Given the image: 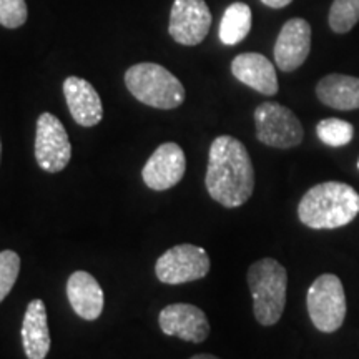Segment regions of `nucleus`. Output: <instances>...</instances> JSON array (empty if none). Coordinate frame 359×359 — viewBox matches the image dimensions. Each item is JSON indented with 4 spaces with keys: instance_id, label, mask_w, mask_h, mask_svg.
<instances>
[{
    "instance_id": "nucleus-21",
    "label": "nucleus",
    "mask_w": 359,
    "mask_h": 359,
    "mask_svg": "<svg viewBox=\"0 0 359 359\" xmlns=\"http://www.w3.org/2000/svg\"><path fill=\"white\" fill-rule=\"evenodd\" d=\"M20 273V257L12 250L0 251V303L11 293Z\"/></svg>"
},
{
    "instance_id": "nucleus-25",
    "label": "nucleus",
    "mask_w": 359,
    "mask_h": 359,
    "mask_svg": "<svg viewBox=\"0 0 359 359\" xmlns=\"http://www.w3.org/2000/svg\"><path fill=\"white\" fill-rule=\"evenodd\" d=\"M0 160H2V140H0Z\"/></svg>"
},
{
    "instance_id": "nucleus-7",
    "label": "nucleus",
    "mask_w": 359,
    "mask_h": 359,
    "mask_svg": "<svg viewBox=\"0 0 359 359\" xmlns=\"http://www.w3.org/2000/svg\"><path fill=\"white\" fill-rule=\"evenodd\" d=\"M210 257L201 246L183 243L165 251L156 259L155 275L165 285H183L201 280L210 273Z\"/></svg>"
},
{
    "instance_id": "nucleus-18",
    "label": "nucleus",
    "mask_w": 359,
    "mask_h": 359,
    "mask_svg": "<svg viewBox=\"0 0 359 359\" xmlns=\"http://www.w3.org/2000/svg\"><path fill=\"white\" fill-rule=\"evenodd\" d=\"M251 24H253V15L251 8L245 2H235L226 7L222 22H219V40L224 45H238L248 37Z\"/></svg>"
},
{
    "instance_id": "nucleus-15",
    "label": "nucleus",
    "mask_w": 359,
    "mask_h": 359,
    "mask_svg": "<svg viewBox=\"0 0 359 359\" xmlns=\"http://www.w3.org/2000/svg\"><path fill=\"white\" fill-rule=\"evenodd\" d=\"M67 298L75 314L87 321H95L105 304L102 286L87 271L72 273L67 281Z\"/></svg>"
},
{
    "instance_id": "nucleus-8",
    "label": "nucleus",
    "mask_w": 359,
    "mask_h": 359,
    "mask_svg": "<svg viewBox=\"0 0 359 359\" xmlns=\"http://www.w3.org/2000/svg\"><path fill=\"white\" fill-rule=\"evenodd\" d=\"M72 158V143L64 123L50 111L40 114L35 130V160L48 173L67 168Z\"/></svg>"
},
{
    "instance_id": "nucleus-20",
    "label": "nucleus",
    "mask_w": 359,
    "mask_h": 359,
    "mask_svg": "<svg viewBox=\"0 0 359 359\" xmlns=\"http://www.w3.org/2000/svg\"><path fill=\"white\" fill-rule=\"evenodd\" d=\"M327 22L333 32L348 34L359 22V0H334Z\"/></svg>"
},
{
    "instance_id": "nucleus-14",
    "label": "nucleus",
    "mask_w": 359,
    "mask_h": 359,
    "mask_svg": "<svg viewBox=\"0 0 359 359\" xmlns=\"http://www.w3.org/2000/svg\"><path fill=\"white\" fill-rule=\"evenodd\" d=\"M231 74L241 83L263 95H276L280 90L275 65L262 53L246 52L236 55L231 62Z\"/></svg>"
},
{
    "instance_id": "nucleus-6",
    "label": "nucleus",
    "mask_w": 359,
    "mask_h": 359,
    "mask_svg": "<svg viewBox=\"0 0 359 359\" xmlns=\"http://www.w3.org/2000/svg\"><path fill=\"white\" fill-rule=\"evenodd\" d=\"M257 138L264 145L288 150L303 142L304 130L299 118L288 107L276 102H264L255 110Z\"/></svg>"
},
{
    "instance_id": "nucleus-1",
    "label": "nucleus",
    "mask_w": 359,
    "mask_h": 359,
    "mask_svg": "<svg viewBox=\"0 0 359 359\" xmlns=\"http://www.w3.org/2000/svg\"><path fill=\"white\" fill-rule=\"evenodd\" d=\"M205 185L208 195L224 208H238L251 198L255 168L246 147L230 135H219L210 147Z\"/></svg>"
},
{
    "instance_id": "nucleus-9",
    "label": "nucleus",
    "mask_w": 359,
    "mask_h": 359,
    "mask_svg": "<svg viewBox=\"0 0 359 359\" xmlns=\"http://www.w3.org/2000/svg\"><path fill=\"white\" fill-rule=\"evenodd\" d=\"M212 12L205 0H175L170 12L168 34L180 45L195 47L206 39Z\"/></svg>"
},
{
    "instance_id": "nucleus-23",
    "label": "nucleus",
    "mask_w": 359,
    "mask_h": 359,
    "mask_svg": "<svg viewBox=\"0 0 359 359\" xmlns=\"http://www.w3.org/2000/svg\"><path fill=\"white\" fill-rule=\"evenodd\" d=\"M262 2L264 4V6H268L271 8H283V7L290 6L293 0H262Z\"/></svg>"
},
{
    "instance_id": "nucleus-3",
    "label": "nucleus",
    "mask_w": 359,
    "mask_h": 359,
    "mask_svg": "<svg viewBox=\"0 0 359 359\" xmlns=\"http://www.w3.org/2000/svg\"><path fill=\"white\" fill-rule=\"evenodd\" d=\"M246 280L253 296V313L257 321L262 326L276 325L286 306V268L273 258L258 259L250 266Z\"/></svg>"
},
{
    "instance_id": "nucleus-17",
    "label": "nucleus",
    "mask_w": 359,
    "mask_h": 359,
    "mask_svg": "<svg viewBox=\"0 0 359 359\" xmlns=\"http://www.w3.org/2000/svg\"><path fill=\"white\" fill-rule=\"evenodd\" d=\"M316 95L321 103L334 110H358L359 79L343 74L326 75L318 82Z\"/></svg>"
},
{
    "instance_id": "nucleus-16",
    "label": "nucleus",
    "mask_w": 359,
    "mask_h": 359,
    "mask_svg": "<svg viewBox=\"0 0 359 359\" xmlns=\"http://www.w3.org/2000/svg\"><path fill=\"white\" fill-rule=\"evenodd\" d=\"M22 346L29 359H45L50 351V331H48L47 308L43 299H32L25 309L22 321Z\"/></svg>"
},
{
    "instance_id": "nucleus-5",
    "label": "nucleus",
    "mask_w": 359,
    "mask_h": 359,
    "mask_svg": "<svg viewBox=\"0 0 359 359\" xmlns=\"http://www.w3.org/2000/svg\"><path fill=\"white\" fill-rule=\"evenodd\" d=\"M306 306L311 323L318 331H338L346 318V294L339 278L331 273L318 276L308 290Z\"/></svg>"
},
{
    "instance_id": "nucleus-12",
    "label": "nucleus",
    "mask_w": 359,
    "mask_h": 359,
    "mask_svg": "<svg viewBox=\"0 0 359 359\" xmlns=\"http://www.w3.org/2000/svg\"><path fill=\"white\" fill-rule=\"evenodd\" d=\"M311 50V25L308 20L291 19L281 27L275 43V62L283 72L299 69Z\"/></svg>"
},
{
    "instance_id": "nucleus-24",
    "label": "nucleus",
    "mask_w": 359,
    "mask_h": 359,
    "mask_svg": "<svg viewBox=\"0 0 359 359\" xmlns=\"http://www.w3.org/2000/svg\"><path fill=\"white\" fill-rule=\"evenodd\" d=\"M190 359H219V358L213 356V354H195V356H191Z\"/></svg>"
},
{
    "instance_id": "nucleus-19",
    "label": "nucleus",
    "mask_w": 359,
    "mask_h": 359,
    "mask_svg": "<svg viewBox=\"0 0 359 359\" xmlns=\"http://www.w3.org/2000/svg\"><path fill=\"white\" fill-rule=\"evenodd\" d=\"M318 138L327 147H344L353 140L354 127L346 120L325 118L316 125Z\"/></svg>"
},
{
    "instance_id": "nucleus-13",
    "label": "nucleus",
    "mask_w": 359,
    "mask_h": 359,
    "mask_svg": "<svg viewBox=\"0 0 359 359\" xmlns=\"http://www.w3.org/2000/svg\"><path fill=\"white\" fill-rule=\"evenodd\" d=\"M64 95L72 118L80 127H95L103 118V105L95 87L80 77H67Z\"/></svg>"
},
{
    "instance_id": "nucleus-22",
    "label": "nucleus",
    "mask_w": 359,
    "mask_h": 359,
    "mask_svg": "<svg viewBox=\"0 0 359 359\" xmlns=\"http://www.w3.org/2000/svg\"><path fill=\"white\" fill-rule=\"evenodd\" d=\"M29 8L25 0H0V25L6 29H19L27 22Z\"/></svg>"
},
{
    "instance_id": "nucleus-2",
    "label": "nucleus",
    "mask_w": 359,
    "mask_h": 359,
    "mask_svg": "<svg viewBox=\"0 0 359 359\" xmlns=\"http://www.w3.org/2000/svg\"><path fill=\"white\" fill-rule=\"evenodd\" d=\"M359 213V193L341 182H325L304 193L298 218L311 230H336L346 226Z\"/></svg>"
},
{
    "instance_id": "nucleus-4",
    "label": "nucleus",
    "mask_w": 359,
    "mask_h": 359,
    "mask_svg": "<svg viewBox=\"0 0 359 359\" xmlns=\"http://www.w3.org/2000/svg\"><path fill=\"white\" fill-rule=\"evenodd\" d=\"M125 85L138 102L158 110L178 109L185 102V87L172 72L154 62L128 67Z\"/></svg>"
},
{
    "instance_id": "nucleus-26",
    "label": "nucleus",
    "mask_w": 359,
    "mask_h": 359,
    "mask_svg": "<svg viewBox=\"0 0 359 359\" xmlns=\"http://www.w3.org/2000/svg\"><path fill=\"white\" fill-rule=\"evenodd\" d=\"M358 170H359V160H358Z\"/></svg>"
},
{
    "instance_id": "nucleus-10",
    "label": "nucleus",
    "mask_w": 359,
    "mask_h": 359,
    "mask_svg": "<svg viewBox=\"0 0 359 359\" xmlns=\"http://www.w3.org/2000/svg\"><path fill=\"white\" fill-rule=\"evenodd\" d=\"M185 170V151L178 143L167 142L156 148L147 160L142 170V178L150 190L165 191L182 182Z\"/></svg>"
},
{
    "instance_id": "nucleus-11",
    "label": "nucleus",
    "mask_w": 359,
    "mask_h": 359,
    "mask_svg": "<svg viewBox=\"0 0 359 359\" xmlns=\"http://www.w3.org/2000/svg\"><path fill=\"white\" fill-rule=\"evenodd\" d=\"M160 330L167 336L188 341V343H203L210 334V323L203 309L195 304L175 303L168 304L160 311Z\"/></svg>"
}]
</instances>
